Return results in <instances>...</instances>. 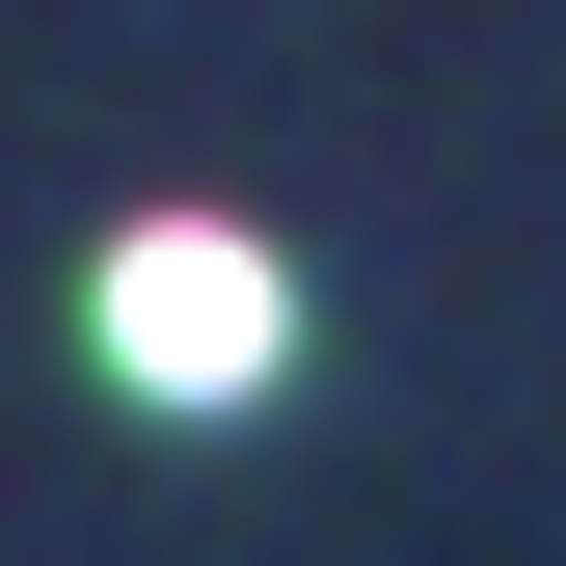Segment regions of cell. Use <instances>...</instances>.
<instances>
[{
    "label": "cell",
    "instance_id": "6da1fadb",
    "mask_svg": "<svg viewBox=\"0 0 566 566\" xmlns=\"http://www.w3.org/2000/svg\"><path fill=\"white\" fill-rule=\"evenodd\" d=\"M108 378L135 405H270V378H297V270L217 243V217H135L108 243Z\"/></svg>",
    "mask_w": 566,
    "mask_h": 566
}]
</instances>
